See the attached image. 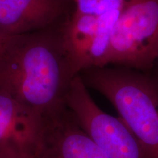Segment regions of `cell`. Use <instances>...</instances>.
Instances as JSON below:
<instances>
[{
    "instance_id": "3",
    "label": "cell",
    "mask_w": 158,
    "mask_h": 158,
    "mask_svg": "<svg viewBox=\"0 0 158 158\" xmlns=\"http://www.w3.org/2000/svg\"><path fill=\"white\" fill-rule=\"evenodd\" d=\"M158 58V0H129L114 25L106 66L141 71Z\"/></svg>"
},
{
    "instance_id": "4",
    "label": "cell",
    "mask_w": 158,
    "mask_h": 158,
    "mask_svg": "<svg viewBox=\"0 0 158 158\" xmlns=\"http://www.w3.org/2000/svg\"><path fill=\"white\" fill-rule=\"evenodd\" d=\"M66 106L108 158H145L135 136L121 118L110 116L98 107L80 74L70 83Z\"/></svg>"
},
{
    "instance_id": "10",
    "label": "cell",
    "mask_w": 158,
    "mask_h": 158,
    "mask_svg": "<svg viewBox=\"0 0 158 158\" xmlns=\"http://www.w3.org/2000/svg\"><path fill=\"white\" fill-rule=\"evenodd\" d=\"M7 37H6L5 35L2 32V31L0 30V53H1L2 51L4 45L5 44Z\"/></svg>"
},
{
    "instance_id": "9",
    "label": "cell",
    "mask_w": 158,
    "mask_h": 158,
    "mask_svg": "<svg viewBox=\"0 0 158 158\" xmlns=\"http://www.w3.org/2000/svg\"><path fill=\"white\" fill-rule=\"evenodd\" d=\"M76 10L84 15H100L110 12H121L129 0H72Z\"/></svg>"
},
{
    "instance_id": "1",
    "label": "cell",
    "mask_w": 158,
    "mask_h": 158,
    "mask_svg": "<svg viewBox=\"0 0 158 158\" xmlns=\"http://www.w3.org/2000/svg\"><path fill=\"white\" fill-rule=\"evenodd\" d=\"M73 73L62 29L53 27L7 37L0 53V92L43 118L67 108Z\"/></svg>"
},
{
    "instance_id": "6",
    "label": "cell",
    "mask_w": 158,
    "mask_h": 158,
    "mask_svg": "<svg viewBox=\"0 0 158 158\" xmlns=\"http://www.w3.org/2000/svg\"><path fill=\"white\" fill-rule=\"evenodd\" d=\"M44 118L0 92V158H35Z\"/></svg>"
},
{
    "instance_id": "8",
    "label": "cell",
    "mask_w": 158,
    "mask_h": 158,
    "mask_svg": "<svg viewBox=\"0 0 158 158\" xmlns=\"http://www.w3.org/2000/svg\"><path fill=\"white\" fill-rule=\"evenodd\" d=\"M69 0H0V30L6 37L51 27L64 14Z\"/></svg>"
},
{
    "instance_id": "5",
    "label": "cell",
    "mask_w": 158,
    "mask_h": 158,
    "mask_svg": "<svg viewBox=\"0 0 158 158\" xmlns=\"http://www.w3.org/2000/svg\"><path fill=\"white\" fill-rule=\"evenodd\" d=\"M121 12L94 16L75 10L67 19L62 27V40L74 75L89 68L106 67L111 33Z\"/></svg>"
},
{
    "instance_id": "2",
    "label": "cell",
    "mask_w": 158,
    "mask_h": 158,
    "mask_svg": "<svg viewBox=\"0 0 158 158\" xmlns=\"http://www.w3.org/2000/svg\"><path fill=\"white\" fill-rule=\"evenodd\" d=\"M152 70L106 66L80 73L86 86L111 102L145 158H158V71Z\"/></svg>"
},
{
    "instance_id": "7",
    "label": "cell",
    "mask_w": 158,
    "mask_h": 158,
    "mask_svg": "<svg viewBox=\"0 0 158 158\" xmlns=\"http://www.w3.org/2000/svg\"><path fill=\"white\" fill-rule=\"evenodd\" d=\"M35 158H108L68 108L44 118Z\"/></svg>"
}]
</instances>
